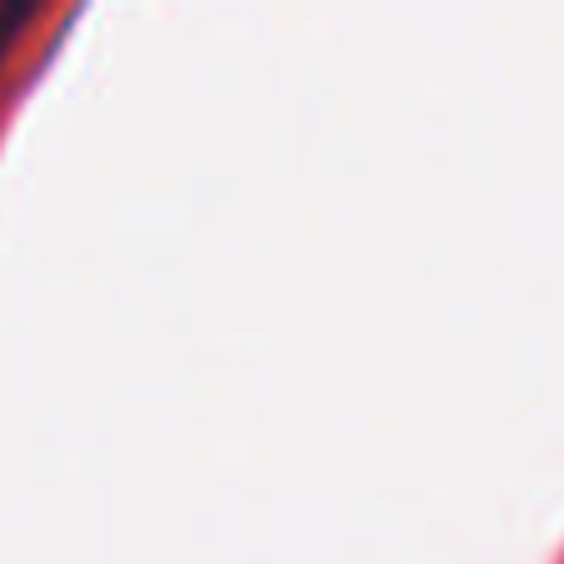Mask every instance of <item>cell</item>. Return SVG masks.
<instances>
[{
	"mask_svg": "<svg viewBox=\"0 0 564 564\" xmlns=\"http://www.w3.org/2000/svg\"><path fill=\"white\" fill-rule=\"evenodd\" d=\"M30 20V6H0V55L10 50V40H15V30Z\"/></svg>",
	"mask_w": 564,
	"mask_h": 564,
	"instance_id": "obj_1",
	"label": "cell"
}]
</instances>
